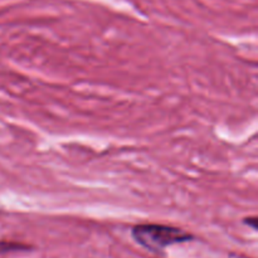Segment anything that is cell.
<instances>
[{"mask_svg": "<svg viewBox=\"0 0 258 258\" xmlns=\"http://www.w3.org/2000/svg\"><path fill=\"white\" fill-rule=\"evenodd\" d=\"M131 234L136 243L155 253L164 251L173 244L185 243L194 239L193 234L188 233L184 229L156 223L138 224L133 228Z\"/></svg>", "mask_w": 258, "mask_h": 258, "instance_id": "1", "label": "cell"}, {"mask_svg": "<svg viewBox=\"0 0 258 258\" xmlns=\"http://www.w3.org/2000/svg\"><path fill=\"white\" fill-rule=\"evenodd\" d=\"M10 248H15L18 249V244H13V243H7V242H0V252H5Z\"/></svg>", "mask_w": 258, "mask_h": 258, "instance_id": "2", "label": "cell"}, {"mask_svg": "<svg viewBox=\"0 0 258 258\" xmlns=\"http://www.w3.org/2000/svg\"><path fill=\"white\" fill-rule=\"evenodd\" d=\"M244 223L249 224V226H251L253 229H257V218L256 217H253V218H246L244 219Z\"/></svg>", "mask_w": 258, "mask_h": 258, "instance_id": "3", "label": "cell"}]
</instances>
